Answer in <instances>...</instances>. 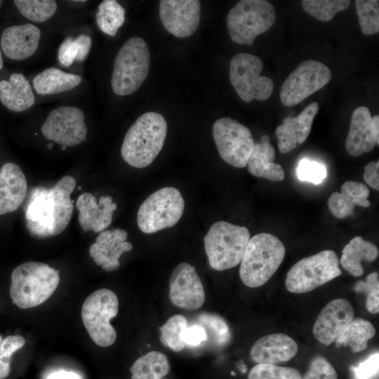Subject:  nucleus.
I'll return each mask as SVG.
<instances>
[{"label":"nucleus","instance_id":"obj_21","mask_svg":"<svg viewBox=\"0 0 379 379\" xmlns=\"http://www.w3.org/2000/svg\"><path fill=\"white\" fill-rule=\"evenodd\" d=\"M40 38V29L32 24L13 25L4 30L1 46L7 58L21 60L36 51Z\"/></svg>","mask_w":379,"mask_h":379},{"label":"nucleus","instance_id":"obj_35","mask_svg":"<svg viewBox=\"0 0 379 379\" xmlns=\"http://www.w3.org/2000/svg\"><path fill=\"white\" fill-rule=\"evenodd\" d=\"M348 0H303L301 4L303 10L322 22H328L335 15L345 10L350 5Z\"/></svg>","mask_w":379,"mask_h":379},{"label":"nucleus","instance_id":"obj_48","mask_svg":"<svg viewBox=\"0 0 379 379\" xmlns=\"http://www.w3.org/2000/svg\"><path fill=\"white\" fill-rule=\"evenodd\" d=\"M3 66H4V62H3L1 51V49H0V71L2 69Z\"/></svg>","mask_w":379,"mask_h":379},{"label":"nucleus","instance_id":"obj_7","mask_svg":"<svg viewBox=\"0 0 379 379\" xmlns=\"http://www.w3.org/2000/svg\"><path fill=\"white\" fill-rule=\"evenodd\" d=\"M275 19V9L270 2L241 0L227 16L230 36L237 44L251 46L257 36L273 25Z\"/></svg>","mask_w":379,"mask_h":379},{"label":"nucleus","instance_id":"obj_15","mask_svg":"<svg viewBox=\"0 0 379 379\" xmlns=\"http://www.w3.org/2000/svg\"><path fill=\"white\" fill-rule=\"evenodd\" d=\"M171 302L185 310H197L205 302V292L194 267L182 262L173 270L169 281Z\"/></svg>","mask_w":379,"mask_h":379},{"label":"nucleus","instance_id":"obj_22","mask_svg":"<svg viewBox=\"0 0 379 379\" xmlns=\"http://www.w3.org/2000/svg\"><path fill=\"white\" fill-rule=\"evenodd\" d=\"M298 350L297 343L290 336L273 333L261 337L253 345L251 357L257 364H276L291 360Z\"/></svg>","mask_w":379,"mask_h":379},{"label":"nucleus","instance_id":"obj_41","mask_svg":"<svg viewBox=\"0 0 379 379\" xmlns=\"http://www.w3.org/2000/svg\"><path fill=\"white\" fill-rule=\"evenodd\" d=\"M25 340L20 335H9L0 344V379L8 377L10 373L11 357L22 348Z\"/></svg>","mask_w":379,"mask_h":379},{"label":"nucleus","instance_id":"obj_37","mask_svg":"<svg viewBox=\"0 0 379 379\" xmlns=\"http://www.w3.org/2000/svg\"><path fill=\"white\" fill-rule=\"evenodd\" d=\"M355 8L359 24L364 35H373L379 32V1L378 0H356Z\"/></svg>","mask_w":379,"mask_h":379},{"label":"nucleus","instance_id":"obj_16","mask_svg":"<svg viewBox=\"0 0 379 379\" xmlns=\"http://www.w3.org/2000/svg\"><path fill=\"white\" fill-rule=\"evenodd\" d=\"M159 16L164 28L177 37L191 36L198 28L201 4L198 0H162Z\"/></svg>","mask_w":379,"mask_h":379},{"label":"nucleus","instance_id":"obj_47","mask_svg":"<svg viewBox=\"0 0 379 379\" xmlns=\"http://www.w3.org/2000/svg\"><path fill=\"white\" fill-rule=\"evenodd\" d=\"M46 379H81L76 373L67 371H59L50 374Z\"/></svg>","mask_w":379,"mask_h":379},{"label":"nucleus","instance_id":"obj_30","mask_svg":"<svg viewBox=\"0 0 379 379\" xmlns=\"http://www.w3.org/2000/svg\"><path fill=\"white\" fill-rule=\"evenodd\" d=\"M375 329L368 320L355 318L347 325L335 340V347L349 346L354 353L364 350L368 340L374 337Z\"/></svg>","mask_w":379,"mask_h":379},{"label":"nucleus","instance_id":"obj_19","mask_svg":"<svg viewBox=\"0 0 379 379\" xmlns=\"http://www.w3.org/2000/svg\"><path fill=\"white\" fill-rule=\"evenodd\" d=\"M128 233L123 229L103 230L91 246L89 255L105 271H114L120 266L119 259L122 253L133 248L132 244L126 241Z\"/></svg>","mask_w":379,"mask_h":379},{"label":"nucleus","instance_id":"obj_51","mask_svg":"<svg viewBox=\"0 0 379 379\" xmlns=\"http://www.w3.org/2000/svg\"><path fill=\"white\" fill-rule=\"evenodd\" d=\"M1 340H2L1 336L0 335V344H1V341H2Z\"/></svg>","mask_w":379,"mask_h":379},{"label":"nucleus","instance_id":"obj_9","mask_svg":"<svg viewBox=\"0 0 379 379\" xmlns=\"http://www.w3.org/2000/svg\"><path fill=\"white\" fill-rule=\"evenodd\" d=\"M184 210L185 201L178 189L161 188L140 205L137 215L138 226L145 234L171 227L180 220Z\"/></svg>","mask_w":379,"mask_h":379},{"label":"nucleus","instance_id":"obj_24","mask_svg":"<svg viewBox=\"0 0 379 379\" xmlns=\"http://www.w3.org/2000/svg\"><path fill=\"white\" fill-rule=\"evenodd\" d=\"M371 117L368 108L365 106L353 111L345 142L346 150L350 155L359 157L371 151L375 145H379V139L373 129Z\"/></svg>","mask_w":379,"mask_h":379},{"label":"nucleus","instance_id":"obj_26","mask_svg":"<svg viewBox=\"0 0 379 379\" xmlns=\"http://www.w3.org/2000/svg\"><path fill=\"white\" fill-rule=\"evenodd\" d=\"M275 149L267 135L255 143L253 150L247 164L248 172L256 177L272 181L284 180L285 173L281 165L274 163Z\"/></svg>","mask_w":379,"mask_h":379},{"label":"nucleus","instance_id":"obj_3","mask_svg":"<svg viewBox=\"0 0 379 379\" xmlns=\"http://www.w3.org/2000/svg\"><path fill=\"white\" fill-rule=\"evenodd\" d=\"M59 282V271L44 262H25L11 273L10 295L18 307H34L44 302Z\"/></svg>","mask_w":379,"mask_h":379},{"label":"nucleus","instance_id":"obj_29","mask_svg":"<svg viewBox=\"0 0 379 379\" xmlns=\"http://www.w3.org/2000/svg\"><path fill=\"white\" fill-rule=\"evenodd\" d=\"M81 82V77L79 75L50 67L35 76L33 86L37 93L51 95L72 90Z\"/></svg>","mask_w":379,"mask_h":379},{"label":"nucleus","instance_id":"obj_23","mask_svg":"<svg viewBox=\"0 0 379 379\" xmlns=\"http://www.w3.org/2000/svg\"><path fill=\"white\" fill-rule=\"evenodd\" d=\"M27 182L16 164L8 162L0 169V215L16 211L26 197Z\"/></svg>","mask_w":379,"mask_h":379},{"label":"nucleus","instance_id":"obj_12","mask_svg":"<svg viewBox=\"0 0 379 379\" xmlns=\"http://www.w3.org/2000/svg\"><path fill=\"white\" fill-rule=\"evenodd\" d=\"M213 137L223 161L236 168L247 166L255 142L246 126L237 120L223 117L214 123Z\"/></svg>","mask_w":379,"mask_h":379},{"label":"nucleus","instance_id":"obj_10","mask_svg":"<svg viewBox=\"0 0 379 379\" xmlns=\"http://www.w3.org/2000/svg\"><path fill=\"white\" fill-rule=\"evenodd\" d=\"M118 310L117 296L109 289L97 290L84 300L81 308L82 321L97 345L106 347L115 342L117 333L109 321L117 316Z\"/></svg>","mask_w":379,"mask_h":379},{"label":"nucleus","instance_id":"obj_44","mask_svg":"<svg viewBox=\"0 0 379 379\" xmlns=\"http://www.w3.org/2000/svg\"><path fill=\"white\" fill-rule=\"evenodd\" d=\"M378 351L371 354L357 366H352L350 371L353 379H373L378 374Z\"/></svg>","mask_w":379,"mask_h":379},{"label":"nucleus","instance_id":"obj_36","mask_svg":"<svg viewBox=\"0 0 379 379\" xmlns=\"http://www.w3.org/2000/svg\"><path fill=\"white\" fill-rule=\"evenodd\" d=\"M187 325V319L183 315L172 316L160 327L161 342L175 352L181 351L186 347L182 335Z\"/></svg>","mask_w":379,"mask_h":379},{"label":"nucleus","instance_id":"obj_8","mask_svg":"<svg viewBox=\"0 0 379 379\" xmlns=\"http://www.w3.org/2000/svg\"><path fill=\"white\" fill-rule=\"evenodd\" d=\"M339 259L332 250L304 258L288 272L286 288L293 293L310 292L341 275Z\"/></svg>","mask_w":379,"mask_h":379},{"label":"nucleus","instance_id":"obj_46","mask_svg":"<svg viewBox=\"0 0 379 379\" xmlns=\"http://www.w3.org/2000/svg\"><path fill=\"white\" fill-rule=\"evenodd\" d=\"M364 181L372 188L379 190V161H371L364 167Z\"/></svg>","mask_w":379,"mask_h":379},{"label":"nucleus","instance_id":"obj_50","mask_svg":"<svg viewBox=\"0 0 379 379\" xmlns=\"http://www.w3.org/2000/svg\"><path fill=\"white\" fill-rule=\"evenodd\" d=\"M61 149H62V150H65V149H66V147L62 146V147H61Z\"/></svg>","mask_w":379,"mask_h":379},{"label":"nucleus","instance_id":"obj_45","mask_svg":"<svg viewBox=\"0 0 379 379\" xmlns=\"http://www.w3.org/2000/svg\"><path fill=\"white\" fill-rule=\"evenodd\" d=\"M186 347H197L208 339L205 328L199 323L187 325L182 335Z\"/></svg>","mask_w":379,"mask_h":379},{"label":"nucleus","instance_id":"obj_39","mask_svg":"<svg viewBox=\"0 0 379 379\" xmlns=\"http://www.w3.org/2000/svg\"><path fill=\"white\" fill-rule=\"evenodd\" d=\"M301 377L296 368L270 364H258L248 375V379H301Z\"/></svg>","mask_w":379,"mask_h":379},{"label":"nucleus","instance_id":"obj_1","mask_svg":"<svg viewBox=\"0 0 379 379\" xmlns=\"http://www.w3.org/2000/svg\"><path fill=\"white\" fill-rule=\"evenodd\" d=\"M76 183L74 177L65 175L51 189L36 187L30 191L25 218L26 227L32 237H54L67 228L74 210L70 196Z\"/></svg>","mask_w":379,"mask_h":379},{"label":"nucleus","instance_id":"obj_13","mask_svg":"<svg viewBox=\"0 0 379 379\" xmlns=\"http://www.w3.org/2000/svg\"><path fill=\"white\" fill-rule=\"evenodd\" d=\"M331 78L330 69L324 63L307 60L288 76L279 93L281 102L293 107L322 88Z\"/></svg>","mask_w":379,"mask_h":379},{"label":"nucleus","instance_id":"obj_5","mask_svg":"<svg viewBox=\"0 0 379 379\" xmlns=\"http://www.w3.org/2000/svg\"><path fill=\"white\" fill-rule=\"evenodd\" d=\"M250 239V232L246 227L226 221L213 223L204 238L211 267L222 271L237 266Z\"/></svg>","mask_w":379,"mask_h":379},{"label":"nucleus","instance_id":"obj_25","mask_svg":"<svg viewBox=\"0 0 379 379\" xmlns=\"http://www.w3.org/2000/svg\"><path fill=\"white\" fill-rule=\"evenodd\" d=\"M369 189L364 183L346 181L341 186V193L333 192L328 199V206L337 218L343 219L354 213L355 206L368 207Z\"/></svg>","mask_w":379,"mask_h":379},{"label":"nucleus","instance_id":"obj_38","mask_svg":"<svg viewBox=\"0 0 379 379\" xmlns=\"http://www.w3.org/2000/svg\"><path fill=\"white\" fill-rule=\"evenodd\" d=\"M197 321L205 328L208 338L212 336L215 345L224 346L230 341L231 338L230 328L221 317L214 314L203 313L197 317Z\"/></svg>","mask_w":379,"mask_h":379},{"label":"nucleus","instance_id":"obj_17","mask_svg":"<svg viewBox=\"0 0 379 379\" xmlns=\"http://www.w3.org/2000/svg\"><path fill=\"white\" fill-rule=\"evenodd\" d=\"M354 317L353 307L347 300L334 299L319 314L313 326V335L321 343L330 345L335 342Z\"/></svg>","mask_w":379,"mask_h":379},{"label":"nucleus","instance_id":"obj_43","mask_svg":"<svg viewBox=\"0 0 379 379\" xmlns=\"http://www.w3.org/2000/svg\"><path fill=\"white\" fill-rule=\"evenodd\" d=\"M301 379H338V374L333 365L324 357H314L307 371Z\"/></svg>","mask_w":379,"mask_h":379},{"label":"nucleus","instance_id":"obj_32","mask_svg":"<svg viewBox=\"0 0 379 379\" xmlns=\"http://www.w3.org/2000/svg\"><path fill=\"white\" fill-rule=\"evenodd\" d=\"M98 27L105 34L114 36L125 21V9L115 0H104L95 15Z\"/></svg>","mask_w":379,"mask_h":379},{"label":"nucleus","instance_id":"obj_14","mask_svg":"<svg viewBox=\"0 0 379 379\" xmlns=\"http://www.w3.org/2000/svg\"><path fill=\"white\" fill-rule=\"evenodd\" d=\"M82 109L72 106H61L48 115L41 126V133L48 140L61 146L74 147L85 140L87 127Z\"/></svg>","mask_w":379,"mask_h":379},{"label":"nucleus","instance_id":"obj_34","mask_svg":"<svg viewBox=\"0 0 379 379\" xmlns=\"http://www.w3.org/2000/svg\"><path fill=\"white\" fill-rule=\"evenodd\" d=\"M14 4L24 17L36 22L50 19L58 8L53 0H15Z\"/></svg>","mask_w":379,"mask_h":379},{"label":"nucleus","instance_id":"obj_40","mask_svg":"<svg viewBox=\"0 0 379 379\" xmlns=\"http://www.w3.org/2000/svg\"><path fill=\"white\" fill-rule=\"evenodd\" d=\"M379 276L377 272L369 274L365 281L356 283V292H364L367 294L366 307L367 310L376 314L379 312Z\"/></svg>","mask_w":379,"mask_h":379},{"label":"nucleus","instance_id":"obj_49","mask_svg":"<svg viewBox=\"0 0 379 379\" xmlns=\"http://www.w3.org/2000/svg\"><path fill=\"white\" fill-rule=\"evenodd\" d=\"M47 147H48V148L51 149V148L53 147V144H52V143H49V144H48V146H47Z\"/></svg>","mask_w":379,"mask_h":379},{"label":"nucleus","instance_id":"obj_33","mask_svg":"<svg viewBox=\"0 0 379 379\" xmlns=\"http://www.w3.org/2000/svg\"><path fill=\"white\" fill-rule=\"evenodd\" d=\"M91 44V38L86 34H80L75 39L67 37L58 48L59 62L63 66L69 67L75 60L83 61L88 55Z\"/></svg>","mask_w":379,"mask_h":379},{"label":"nucleus","instance_id":"obj_31","mask_svg":"<svg viewBox=\"0 0 379 379\" xmlns=\"http://www.w3.org/2000/svg\"><path fill=\"white\" fill-rule=\"evenodd\" d=\"M169 371L167 357L157 351L139 357L130 368L131 379H162Z\"/></svg>","mask_w":379,"mask_h":379},{"label":"nucleus","instance_id":"obj_27","mask_svg":"<svg viewBox=\"0 0 379 379\" xmlns=\"http://www.w3.org/2000/svg\"><path fill=\"white\" fill-rule=\"evenodd\" d=\"M0 101L8 109L16 112L25 111L34 104V95L23 74L14 73L8 81H0Z\"/></svg>","mask_w":379,"mask_h":379},{"label":"nucleus","instance_id":"obj_28","mask_svg":"<svg viewBox=\"0 0 379 379\" xmlns=\"http://www.w3.org/2000/svg\"><path fill=\"white\" fill-rule=\"evenodd\" d=\"M378 248L374 244L357 236L351 239L343 248L340 263L352 276L360 277L364 272L361 261H373L378 258Z\"/></svg>","mask_w":379,"mask_h":379},{"label":"nucleus","instance_id":"obj_2","mask_svg":"<svg viewBox=\"0 0 379 379\" xmlns=\"http://www.w3.org/2000/svg\"><path fill=\"white\" fill-rule=\"evenodd\" d=\"M166 134L167 123L161 114H142L125 135L121 148L123 159L135 168L148 166L162 149Z\"/></svg>","mask_w":379,"mask_h":379},{"label":"nucleus","instance_id":"obj_4","mask_svg":"<svg viewBox=\"0 0 379 379\" xmlns=\"http://www.w3.org/2000/svg\"><path fill=\"white\" fill-rule=\"evenodd\" d=\"M285 253L284 244L274 235L255 234L249 239L241 260V281L251 288L262 286L279 267Z\"/></svg>","mask_w":379,"mask_h":379},{"label":"nucleus","instance_id":"obj_6","mask_svg":"<svg viewBox=\"0 0 379 379\" xmlns=\"http://www.w3.org/2000/svg\"><path fill=\"white\" fill-rule=\"evenodd\" d=\"M150 65L147 43L138 36L130 38L115 58L111 86L113 92L124 96L136 91L146 79Z\"/></svg>","mask_w":379,"mask_h":379},{"label":"nucleus","instance_id":"obj_18","mask_svg":"<svg viewBox=\"0 0 379 379\" xmlns=\"http://www.w3.org/2000/svg\"><path fill=\"white\" fill-rule=\"evenodd\" d=\"M111 196H102L98 204L95 197L89 192L81 194L76 201L79 211L78 220L84 232H101L109 226L117 205Z\"/></svg>","mask_w":379,"mask_h":379},{"label":"nucleus","instance_id":"obj_20","mask_svg":"<svg viewBox=\"0 0 379 379\" xmlns=\"http://www.w3.org/2000/svg\"><path fill=\"white\" fill-rule=\"evenodd\" d=\"M319 109L318 102H312L298 116L287 117L284 119L283 123L275 130L280 152L288 153L295 149L298 144H302L306 140Z\"/></svg>","mask_w":379,"mask_h":379},{"label":"nucleus","instance_id":"obj_11","mask_svg":"<svg viewBox=\"0 0 379 379\" xmlns=\"http://www.w3.org/2000/svg\"><path fill=\"white\" fill-rule=\"evenodd\" d=\"M262 69V60L251 53H240L231 59L230 80L243 101L265 100L272 95L273 81L270 78L260 74Z\"/></svg>","mask_w":379,"mask_h":379},{"label":"nucleus","instance_id":"obj_42","mask_svg":"<svg viewBox=\"0 0 379 379\" xmlns=\"http://www.w3.org/2000/svg\"><path fill=\"white\" fill-rule=\"evenodd\" d=\"M296 173L299 180L316 185L322 182L327 175L326 168L323 164L310 159L300 161Z\"/></svg>","mask_w":379,"mask_h":379},{"label":"nucleus","instance_id":"obj_52","mask_svg":"<svg viewBox=\"0 0 379 379\" xmlns=\"http://www.w3.org/2000/svg\"><path fill=\"white\" fill-rule=\"evenodd\" d=\"M2 3H3L2 1H0V7L2 5Z\"/></svg>","mask_w":379,"mask_h":379}]
</instances>
